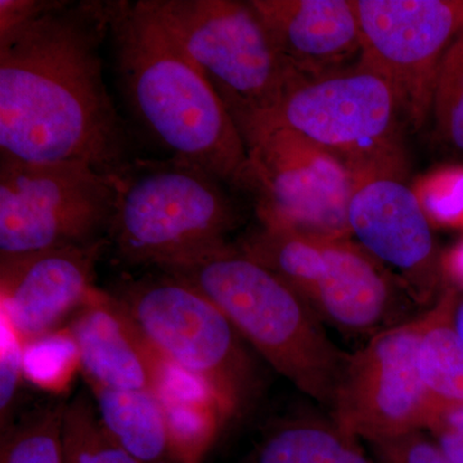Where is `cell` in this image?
I'll use <instances>...</instances> for the list:
<instances>
[{"label":"cell","instance_id":"21","mask_svg":"<svg viewBox=\"0 0 463 463\" xmlns=\"http://www.w3.org/2000/svg\"><path fill=\"white\" fill-rule=\"evenodd\" d=\"M66 408L65 402L52 401L2 430L0 463H65Z\"/></svg>","mask_w":463,"mask_h":463},{"label":"cell","instance_id":"17","mask_svg":"<svg viewBox=\"0 0 463 463\" xmlns=\"http://www.w3.org/2000/svg\"><path fill=\"white\" fill-rule=\"evenodd\" d=\"M100 422L134 458L142 463H179L165 411L156 394L90 385Z\"/></svg>","mask_w":463,"mask_h":463},{"label":"cell","instance_id":"25","mask_svg":"<svg viewBox=\"0 0 463 463\" xmlns=\"http://www.w3.org/2000/svg\"><path fill=\"white\" fill-rule=\"evenodd\" d=\"M416 194L430 222L463 227V167L434 174Z\"/></svg>","mask_w":463,"mask_h":463},{"label":"cell","instance_id":"27","mask_svg":"<svg viewBox=\"0 0 463 463\" xmlns=\"http://www.w3.org/2000/svg\"><path fill=\"white\" fill-rule=\"evenodd\" d=\"M376 463H453L421 430L368 441Z\"/></svg>","mask_w":463,"mask_h":463},{"label":"cell","instance_id":"12","mask_svg":"<svg viewBox=\"0 0 463 463\" xmlns=\"http://www.w3.org/2000/svg\"><path fill=\"white\" fill-rule=\"evenodd\" d=\"M106 240L0 259V312L23 347L65 330L99 289Z\"/></svg>","mask_w":463,"mask_h":463},{"label":"cell","instance_id":"8","mask_svg":"<svg viewBox=\"0 0 463 463\" xmlns=\"http://www.w3.org/2000/svg\"><path fill=\"white\" fill-rule=\"evenodd\" d=\"M114 203V174L0 157V259L102 240Z\"/></svg>","mask_w":463,"mask_h":463},{"label":"cell","instance_id":"26","mask_svg":"<svg viewBox=\"0 0 463 463\" xmlns=\"http://www.w3.org/2000/svg\"><path fill=\"white\" fill-rule=\"evenodd\" d=\"M0 428L12 422V411L24 374V347L5 313L0 312Z\"/></svg>","mask_w":463,"mask_h":463},{"label":"cell","instance_id":"16","mask_svg":"<svg viewBox=\"0 0 463 463\" xmlns=\"http://www.w3.org/2000/svg\"><path fill=\"white\" fill-rule=\"evenodd\" d=\"M399 282L358 243L325 240L306 301L322 322L362 334L389 321L397 306Z\"/></svg>","mask_w":463,"mask_h":463},{"label":"cell","instance_id":"23","mask_svg":"<svg viewBox=\"0 0 463 463\" xmlns=\"http://www.w3.org/2000/svg\"><path fill=\"white\" fill-rule=\"evenodd\" d=\"M431 116L437 141L463 155V25L439 67Z\"/></svg>","mask_w":463,"mask_h":463},{"label":"cell","instance_id":"1","mask_svg":"<svg viewBox=\"0 0 463 463\" xmlns=\"http://www.w3.org/2000/svg\"><path fill=\"white\" fill-rule=\"evenodd\" d=\"M111 3H48L0 30V157L118 174L124 128L103 79Z\"/></svg>","mask_w":463,"mask_h":463},{"label":"cell","instance_id":"3","mask_svg":"<svg viewBox=\"0 0 463 463\" xmlns=\"http://www.w3.org/2000/svg\"><path fill=\"white\" fill-rule=\"evenodd\" d=\"M160 270L199 289L274 370L331 410L350 354L288 283L230 245Z\"/></svg>","mask_w":463,"mask_h":463},{"label":"cell","instance_id":"13","mask_svg":"<svg viewBox=\"0 0 463 463\" xmlns=\"http://www.w3.org/2000/svg\"><path fill=\"white\" fill-rule=\"evenodd\" d=\"M350 232L417 301L426 303L441 273L431 222L419 196L401 176L374 175L358 183L347 209Z\"/></svg>","mask_w":463,"mask_h":463},{"label":"cell","instance_id":"29","mask_svg":"<svg viewBox=\"0 0 463 463\" xmlns=\"http://www.w3.org/2000/svg\"><path fill=\"white\" fill-rule=\"evenodd\" d=\"M441 270L450 281L463 288V241L441 258Z\"/></svg>","mask_w":463,"mask_h":463},{"label":"cell","instance_id":"11","mask_svg":"<svg viewBox=\"0 0 463 463\" xmlns=\"http://www.w3.org/2000/svg\"><path fill=\"white\" fill-rule=\"evenodd\" d=\"M426 313L377 332L350 355L331 407L343 430L373 441L430 425L434 401L417 367Z\"/></svg>","mask_w":463,"mask_h":463},{"label":"cell","instance_id":"22","mask_svg":"<svg viewBox=\"0 0 463 463\" xmlns=\"http://www.w3.org/2000/svg\"><path fill=\"white\" fill-rule=\"evenodd\" d=\"M65 463H142L115 443L84 392L67 403L63 421Z\"/></svg>","mask_w":463,"mask_h":463},{"label":"cell","instance_id":"9","mask_svg":"<svg viewBox=\"0 0 463 463\" xmlns=\"http://www.w3.org/2000/svg\"><path fill=\"white\" fill-rule=\"evenodd\" d=\"M248 176L261 227L349 240L347 209L359 179L339 157L298 133L265 128L246 141Z\"/></svg>","mask_w":463,"mask_h":463},{"label":"cell","instance_id":"24","mask_svg":"<svg viewBox=\"0 0 463 463\" xmlns=\"http://www.w3.org/2000/svg\"><path fill=\"white\" fill-rule=\"evenodd\" d=\"M78 368V347L69 328L24 346V374L43 389L62 392Z\"/></svg>","mask_w":463,"mask_h":463},{"label":"cell","instance_id":"28","mask_svg":"<svg viewBox=\"0 0 463 463\" xmlns=\"http://www.w3.org/2000/svg\"><path fill=\"white\" fill-rule=\"evenodd\" d=\"M428 430L453 463H463V404L438 405Z\"/></svg>","mask_w":463,"mask_h":463},{"label":"cell","instance_id":"15","mask_svg":"<svg viewBox=\"0 0 463 463\" xmlns=\"http://www.w3.org/2000/svg\"><path fill=\"white\" fill-rule=\"evenodd\" d=\"M289 78L317 79L361 54L353 0H251Z\"/></svg>","mask_w":463,"mask_h":463},{"label":"cell","instance_id":"20","mask_svg":"<svg viewBox=\"0 0 463 463\" xmlns=\"http://www.w3.org/2000/svg\"><path fill=\"white\" fill-rule=\"evenodd\" d=\"M457 300L455 288H447L426 312L417 349L420 377L437 407L463 404V340L455 325Z\"/></svg>","mask_w":463,"mask_h":463},{"label":"cell","instance_id":"14","mask_svg":"<svg viewBox=\"0 0 463 463\" xmlns=\"http://www.w3.org/2000/svg\"><path fill=\"white\" fill-rule=\"evenodd\" d=\"M88 385L160 394L167 364L115 295L99 288L69 325Z\"/></svg>","mask_w":463,"mask_h":463},{"label":"cell","instance_id":"30","mask_svg":"<svg viewBox=\"0 0 463 463\" xmlns=\"http://www.w3.org/2000/svg\"><path fill=\"white\" fill-rule=\"evenodd\" d=\"M455 325L459 336L463 340V298H458L455 309Z\"/></svg>","mask_w":463,"mask_h":463},{"label":"cell","instance_id":"6","mask_svg":"<svg viewBox=\"0 0 463 463\" xmlns=\"http://www.w3.org/2000/svg\"><path fill=\"white\" fill-rule=\"evenodd\" d=\"M402 124L390 85L355 62L321 78H289L279 108L258 132L283 128L298 133L339 157L361 182L402 175Z\"/></svg>","mask_w":463,"mask_h":463},{"label":"cell","instance_id":"19","mask_svg":"<svg viewBox=\"0 0 463 463\" xmlns=\"http://www.w3.org/2000/svg\"><path fill=\"white\" fill-rule=\"evenodd\" d=\"M157 397L165 411L178 462H203L228 420L219 402L200 381L174 365Z\"/></svg>","mask_w":463,"mask_h":463},{"label":"cell","instance_id":"18","mask_svg":"<svg viewBox=\"0 0 463 463\" xmlns=\"http://www.w3.org/2000/svg\"><path fill=\"white\" fill-rule=\"evenodd\" d=\"M246 463H376L361 446V439L336 422L288 420L265 432Z\"/></svg>","mask_w":463,"mask_h":463},{"label":"cell","instance_id":"10","mask_svg":"<svg viewBox=\"0 0 463 463\" xmlns=\"http://www.w3.org/2000/svg\"><path fill=\"white\" fill-rule=\"evenodd\" d=\"M361 54L356 62L394 91L405 124L431 116L441 60L463 25V0H353Z\"/></svg>","mask_w":463,"mask_h":463},{"label":"cell","instance_id":"5","mask_svg":"<svg viewBox=\"0 0 463 463\" xmlns=\"http://www.w3.org/2000/svg\"><path fill=\"white\" fill-rule=\"evenodd\" d=\"M149 2L218 94L243 142L248 141L279 108L289 79L251 3Z\"/></svg>","mask_w":463,"mask_h":463},{"label":"cell","instance_id":"4","mask_svg":"<svg viewBox=\"0 0 463 463\" xmlns=\"http://www.w3.org/2000/svg\"><path fill=\"white\" fill-rule=\"evenodd\" d=\"M114 182L108 233L127 263L161 269L228 246L236 206L227 184L201 167L173 157L130 161Z\"/></svg>","mask_w":463,"mask_h":463},{"label":"cell","instance_id":"7","mask_svg":"<svg viewBox=\"0 0 463 463\" xmlns=\"http://www.w3.org/2000/svg\"><path fill=\"white\" fill-rule=\"evenodd\" d=\"M158 354L214 395L228 419L254 390L251 359L228 317L173 274L125 283L115 295Z\"/></svg>","mask_w":463,"mask_h":463},{"label":"cell","instance_id":"2","mask_svg":"<svg viewBox=\"0 0 463 463\" xmlns=\"http://www.w3.org/2000/svg\"><path fill=\"white\" fill-rule=\"evenodd\" d=\"M116 70L138 123L173 158L243 191L249 154L239 128L149 0L111 3Z\"/></svg>","mask_w":463,"mask_h":463}]
</instances>
